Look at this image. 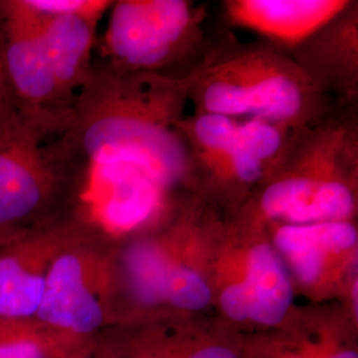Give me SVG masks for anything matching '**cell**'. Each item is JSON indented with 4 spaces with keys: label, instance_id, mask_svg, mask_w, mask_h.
I'll return each mask as SVG.
<instances>
[{
    "label": "cell",
    "instance_id": "obj_17",
    "mask_svg": "<svg viewBox=\"0 0 358 358\" xmlns=\"http://www.w3.org/2000/svg\"><path fill=\"white\" fill-rule=\"evenodd\" d=\"M93 340L60 332L35 317L0 319V358H71Z\"/></svg>",
    "mask_w": 358,
    "mask_h": 358
},
{
    "label": "cell",
    "instance_id": "obj_15",
    "mask_svg": "<svg viewBox=\"0 0 358 358\" xmlns=\"http://www.w3.org/2000/svg\"><path fill=\"white\" fill-rule=\"evenodd\" d=\"M99 22L81 16L47 17L41 36L59 93L68 108L93 73L92 50Z\"/></svg>",
    "mask_w": 358,
    "mask_h": 358
},
{
    "label": "cell",
    "instance_id": "obj_5",
    "mask_svg": "<svg viewBox=\"0 0 358 358\" xmlns=\"http://www.w3.org/2000/svg\"><path fill=\"white\" fill-rule=\"evenodd\" d=\"M35 319L84 340L129 324L117 247L77 230L52 263Z\"/></svg>",
    "mask_w": 358,
    "mask_h": 358
},
{
    "label": "cell",
    "instance_id": "obj_10",
    "mask_svg": "<svg viewBox=\"0 0 358 358\" xmlns=\"http://www.w3.org/2000/svg\"><path fill=\"white\" fill-rule=\"evenodd\" d=\"M0 22L3 62L17 110L48 137L69 108L59 93L43 43L47 17L27 0H1Z\"/></svg>",
    "mask_w": 358,
    "mask_h": 358
},
{
    "label": "cell",
    "instance_id": "obj_18",
    "mask_svg": "<svg viewBox=\"0 0 358 358\" xmlns=\"http://www.w3.org/2000/svg\"><path fill=\"white\" fill-rule=\"evenodd\" d=\"M96 358H179L164 320L110 328L93 340Z\"/></svg>",
    "mask_w": 358,
    "mask_h": 358
},
{
    "label": "cell",
    "instance_id": "obj_20",
    "mask_svg": "<svg viewBox=\"0 0 358 358\" xmlns=\"http://www.w3.org/2000/svg\"><path fill=\"white\" fill-rule=\"evenodd\" d=\"M244 345L254 358H300L273 331L244 333Z\"/></svg>",
    "mask_w": 358,
    "mask_h": 358
},
{
    "label": "cell",
    "instance_id": "obj_1",
    "mask_svg": "<svg viewBox=\"0 0 358 358\" xmlns=\"http://www.w3.org/2000/svg\"><path fill=\"white\" fill-rule=\"evenodd\" d=\"M192 76L94 71L47 145L60 180L57 217L118 245L165 227L198 198L182 131Z\"/></svg>",
    "mask_w": 358,
    "mask_h": 358
},
{
    "label": "cell",
    "instance_id": "obj_2",
    "mask_svg": "<svg viewBox=\"0 0 358 358\" xmlns=\"http://www.w3.org/2000/svg\"><path fill=\"white\" fill-rule=\"evenodd\" d=\"M254 194L252 207L238 211L262 223L356 222V142L345 129L321 130L300 148L292 145Z\"/></svg>",
    "mask_w": 358,
    "mask_h": 358
},
{
    "label": "cell",
    "instance_id": "obj_16",
    "mask_svg": "<svg viewBox=\"0 0 358 358\" xmlns=\"http://www.w3.org/2000/svg\"><path fill=\"white\" fill-rule=\"evenodd\" d=\"M164 321L179 358H245L244 333L214 313Z\"/></svg>",
    "mask_w": 358,
    "mask_h": 358
},
{
    "label": "cell",
    "instance_id": "obj_7",
    "mask_svg": "<svg viewBox=\"0 0 358 358\" xmlns=\"http://www.w3.org/2000/svg\"><path fill=\"white\" fill-rule=\"evenodd\" d=\"M264 224L296 296L310 304L345 300L350 287L358 282L356 222Z\"/></svg>",
    "mask_w": 358,
    "mask_h": 358
},
{
    "label": "cell",
    "instance_id": "obj_24",
    "mask_svg": "<svg viewBox=\"0 0 358 358\" xmlns=\"http://www.w3.org/2000/svg\"><path fill=\"white\" fill-rule=\"evenodd\" d=\"M245 358H254L252 356H250L248 353H247V350H245Z\"/></svg>",
    "mask_w": 358,
    "mask_h": 358
},
{
    "label": "cell",
    "instance_id": "obj_12",
    "mask_svg": "<svg viewBox=\"0 0 358 358\" xmlns=\"http://www.w3.org/2000/svg\"><path fill=\"white\" fill-rule=\"evenodd\" d=\"M77 234L55 219L0 245V319H31L38 313L52 263Z\"/></svg>",
    "mask_w": 358,
    "mask_h": 358
},
{
    "label": "cell",
    "instance_id": "obj_9",
    "mask_svg": "<svg viewBox=\"0 0 358 358\" xmlns=\"http://www.w3.org/2000/svg\"><path fill=\"white\" fill-rule=\"evenodd\" d=\"M196 35V19L186 0H122L110 7L105 50L115 69L154 73L170 64Z\"/></svg>",
    "mask_w": 358,
    "mask_h": 358
},
{
    "label": "cell",
    "instance_id": "obj_4",
    "mask_svg": "<svg viewBox=\"0 0 358 358\" xmlns=\"http://www.w3.org/2000/svg\"><path fill=\"white\" fill-rule=\"evenodd\" d=\"M189 97L196 113L262 120L296 130L312 115L317 85L288 57L256 50L192 73Z\"/></svg>",
    "mask_w": 358,
    "mask_h": 358
},
{
    "label": "cell",
    "instance_id": "obj_13",
    "mask_svg": "<svg viewBox=\"0 0 358 358\" xmlns=\"http://www.w3.org/2000/svg\"><path fill=\"white\" fill-rule=\"evenodd\" d=\"M350 4L345 0H231L226 10L235 24L294 45L329 26Z\"/></svg>",
    "mask_w": 358,
    "mask_h": 358
},
{
    "label": "cell",
    "instance_id": "obj_8",
    "mask_svg": "<svg viewBox=\"0 0 358 358\" xmlns=\"http://www.w3.org/2000/svg\"><path fill=\"white\" fill-rule=\"evenodd\" d=\"M220 222L196 199L154 232L166 319L211 313V263Z\"/></svg>",
    "mask_w": 358,
    "mask_h": 358
},
{
    "label": "cell",
    "instance_id": "obj_23",
    "mask_svg": "<svg viewBox=\"0 0 358 358\" xmlns=\"http://www.w3.org/2000/svg\"><path fill=\"white\" fill-rule=\"evenodd\" d=\"M71 358H96L94 352H93V341H92V344L88 348H85L84 350H81L80 353H77L73 357Z\"/></svg>",
    "mask_w": 358,
    "mask_h": 358
},
{
    "label": "cell",
    "instance_id": "obj_25",
    "mask_svg": "<svg viewBox=\"0 0 358 358\" xmlns=\"http://www.w3.org/2000/svg\"><path fill=\"white\" fill-rule=\"evenodd\" d=\"M1 245H3V244H1Z\"/></svg>",
    "mask_w": 358,
    "mask_h": 358
},
{
    "label": "cell",
    "instance_id": "obj_14",
    "mask_svg": "<svg viewBox=\"0 0 358 358\" xmlns=\"http://www.w3.org/2000/svg\"><path fill=\"white\" fill-rule=\"evenodd\" d=\"M271 331L300 358H358V319L340 301L296 304Z\"/></svg>",
    "mask_w": 358,
    "mask_h": 358
},
{
    "label": "cell",
    "instance_id": "obj_11",
    "mask_svg": "<svg viewBox=\"0 0 358 358\" xmlns=\"http://www.w3.org/2000/svg\"><path fill=\"white\" fill-rule=\"evenodd\" d=\"M45 138L27 120L0 128V232L59 219L60 180Z\"/></svg>",
    "mask_w": 358,
    "mask_h": 358
},
{
    "label": "cell",
    "instance_id": "obj_19",
    "mask_svg": "<svg viewBox=\"0 0 358 358\" xmlns=\"http://www.w3.org/2000/svg\"><path fill=\"white\" fill-rule=\"evenodd\" d=\"M28 4L44 17L81 16L99 22L113 1L106 0H27Z\"/></svg>",
    "mask_w": 358,
    "mask_h": 358
},
{
    "label": "cell",
    "instance_id": "obj_21",
    "mask_svg": "<svg viewBox=\"0 0 358 358\" xmlns=\"http://www.w3.org/2000/svg\"><path fill=\"white\" fill-rule=\"evenodd\" d=\"M24 118L19 113L13 99V90L6 73L0 41V128H10L20 124Z\"/></svg>",
    "mask_w": 358,
    "mask_h": 358
},
{
    "label": "cell",
    "instance_id": "obj_6",
    "mask_svg": "<svg viewBox=\"0 0 358 358\" xmlns=\"http://www.w3.org/2000/svg\"><path fill=\"white\" fill-rule=\"evenodd\" d=\"M182 131L192 149L199 179L205 176L220 190L254 194L280 166L292 146L285 128L262 120L195 113Z\"/></svg>",
    "mask_w": 358,
    "mask_h": 358
},
{
    "label": "cell",
    "instance_id": "obj_22",
    "mask_svg": "<svg viewBox=\"0 0 358 358\" xmlns=\"http://www.w3.org/2000/svg\"><path fill=\"white\" fill-rule=\"evenodd\" d=\"M26 231V230H24ZM24 231H16V232H0V245L1 244L8 243L11 242L15 238H17L22 232Z\"/></svg>",
    "mask_w": 358,
    "mask_h": 358
},
{
    "label": "cell",
    "instance_id": "obj_3",
    "mask_svg": "<svg viewBox=\"0 0 358 358\" xmlns=\"http://www.w3.org/2000/svg\"><path fill=\"white\" fill-rule=\"evenodd\" d=\"M213 309L243 333L278 328L296 307L289 273L266 224L235 211L222 219L211 263Z\"/></svg>",
    "mask_w": 358,
    "mask_h": 358
}]
</instances>
